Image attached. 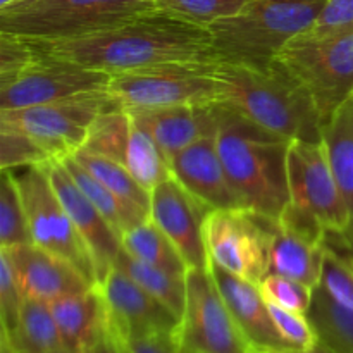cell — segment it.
Listing matches in <instances>:
<instances>
[{
	"label": "cell",
	"mask_w": 353,
	"mask_h": 353,
	"mask_svg": "<svg viewBox=\"0 0 353 353\" xmlns=\"http://www.w3.org/2000/svg\"><path fill=\"white\" fill-rule=\"evenodd\" d=\"M26 40L38 54L107 74L164 62L219 61L207 28L178 19L155 6L114 26L81 37Z\"/></svg>",
	"instance_id": "cell-1"
},
{
	"label": "cell",
	"mask_w": 353,
	"mask_h": 353,
	"mask_svg": "<svg viewBox=\"0 0 353 353\" xmlns=\"http://www.w3.org/2000/svg\"><path fill=\"white\" fill-rule=\"evenodd\" d=\"M221 99L241 117L286 140L321 141L319 112L303 86L276 61L268 65L217 61Z\"/></svg>",
	"instance_id": "cell-2"
},
{
	"label": "cell",
	"mask_w": 353,
	"mask_h": 353,
	"mask_svg": "<svg viewBox=\"0 0 353 353\" xmlns=\"http://www.w3.org/2000/svg\"><path fill=\"white\" fill-rule=\"evenodd\" d=\"M217 148L241 207L279 219L290 200V140L217 102Z\"/></svg>",
	"instance_id": "cell-3"
},
{
	"label": "cell",
	"mask_w": 353,
	"mask_h": 353,
	"mask_svg": "<svg viewBox=\"0 0 353 353\" xmlns=\"http://www.w3.org/2000/svg\"><path fill=\"white\" fill-rule=\"evenodd\" d=\"M290 200L279 223L303 236L347 250L350 212L331 169L326 148L321 141H290L288 148Z\"/></svg>",
	"instance_id": "cell-4"
},
{
	"label": "cell",
	"mask_w": 353,
	"mask_h": 353,
	"mask_svg": "<svg viewBox=\"0 0 353 353\" xmlns=\"http://www.w3.org/2000/svg\"><path fill=\"white\" fill-rule=\"evenodd\" d=\"M326 0H247L234 16L210 24L219 61L268 65L281 48L309 30Z\"/></svg>",
	"instance_id": "cell-5"
},
{
	"label": "cell",
	"mask_w": 353,
	"mask_h": 353,
	"mask_svg": "<svg viewBox=\"0 0 353 353\" xmlns=\"http://www.w3.org/2000/svg\"><path fill=\"white\" fill-rule=\"evenodd\" d=\"M152 7L154 0H19L0 9V31L31 40L81 37Z\"/></svg>",
	"instance_id": "cell-6"
},
{
	"label": "cell",
	"mask_w": 353,
	"mask_h": 353,
	"mask_svg": "<svg viewBox=\"0 0 353 353\" xmlns=\"http://www.w3.org/2000/svg\"><path fill=\"white\" fill-rule=\"evenodd\" d=\"M312 99L323 124L353 95V31L300 33L274 57Z\"/></svg>",
	"instance_id": "cell-7"
},
{
	"label": "cell",
	"mask_w": 353,
	"mask_h": 353,
	"mask_svg": "<svg viewBox=\"0 0 353 353\" xmlns=\"http://www.w3.org/2000/svg\"><path fill=\"white\" fill-rule=\"evenodd\" d=\"M216 62H164L117 72L110 74L107 90L126 110L219 102L221 86L214 74Z\"/></svg>",
	"instance_id": "cell-8"
},
{
	"label": "cell",
	"mask_w": 353,
	"mask_h": 353,
	"mask_svg": "<svg viewBox=\"0 0 353 353\" xmlns=\"http://www.w3.org/2000/svg\"><path fill=\"white\" fill-rule=\"evenodd\" d=\"M48 164L50 162L9 169L19 188L31 241L37 247L64 259L97 286L99 272L95 257L59 200L48 174Z\"/></svg>",
	"instance_id": "cell-9"
},
{
	"label": "cell",
	"mask_w": 353,
	"mask_h": 353,
	"mask_svg": "<svg viewBox=\"0 0 353 353\" xmlns=\"http://www.w3.org/2000/svg\"><path fill=\"white\" fill-rule=\"evenodd\" d=\"M114 107L121 105L109 90H95L24 109L0 110V123L26 133L52 161H59L81 150L93 121Z\"/></svg>",
	"instance_id": "cell-10"
},
{
	"label": "cell",
	"mask_w": 353,
	"mask_h": 353,
	"mask_svg": "<svg viewBox=\"0 0 353 353\" xmlns=\"http://www.w3.org/2000/svg\"><path fill=\"white\" fill-rule=\"evenodd\" d=\"M278 219L245 207L210 210L203 224V240L210 261L254 285L269 274L271 248Z\"/></svg>",
	"instance_id": "cell-11"
},
{
	"label": "cell",
	"mask_w": 353,
	"mask_h": 353,
	"mask_svg": "<svg viewBox=\"0 0 353 353\" xmlns=\"http://www.w3.org/2000/svg\"><path fill=\"white\" fill-rule=\"evenodd\" d=\"M178 341L183 353L252 352V343L228 309L209 268L186 272V303Z\"/></svg>",
	"instance_id": "cell-12"
},
{
	"label": "cell",
	"mask_w": 353,
	"mask_h": 353,
	"mask_svg": "<svg viewBox=\"0 0 353 353\" xmlns=\"http://www.w3.org/2000/svg\"><path fill=\"white\" fill-rule=\"evenodd\" d=\"M34 50V48H33ZM34 61L7 83H0V110L24 109L79 93L109 88L110 74L34 52Z\"/></svg>",
	"instance_id": "cell-13"
},
{
	"label": "cell",
	"mask_w": 353,
	"mask_h": 353,
	"mask_svg": "<svg viewBox=\"0 0 353 353\" xmlns=\"http://www.w3.org/2000/svg\"><path fill=\"white\" fill-rule=\"evenodd\" d=\"M97 288L105 305L107 326L117 341L178 331V317L116 265Z\"/></svg>",
	"instance_id": "cell-14"
},
{
	"label": "cell",
	"mask_w": 353,
	"mask_h": 353,
	"mask_svg": "<svg viewBox=\"0 0 353 353\" xmlns=\"http://www.w3.org/2000/svg\"><path fill=\"white\" fill-rule=\"evenodd\" d=\"M210 209L172 176L152 192L150 219L172 241L188 268H207L203 224Z\"/></svg>",
	"instance_id": "cell-15"
},
{
	"label": "cell",
	"mask_w": 353,
	"mask_h": 353,
	"mask_svg": "<svg viewBox=\"0 0 353 353\" xmlns=\"http://www.w3.org/2000/svg\"><path fill=\"white\" fill-rule=\"evenodd\" d=\"M0 250L9 257L24 296L50 303L93 288L92 283L69 262L37 245L28 243Z\"/></svg>",
	"instance_id": "cell-16"
},
{
	"label": "cell",
	"mask_w": 353,
	"mask_h": 353,
	"mask_svg": "<svg viewBox=\"0 0 353 353\" xmlns=\"http://www.w3.org/2000/svg\"><path fill=\"white\" fill-rule=\"evenodd\" d=\"M172 176L196 200L216 209L241 207L217 148V133L207 134L171 159Z\"/></svg>",
	"instance_id": "cell-17"
},
{
	"label": "cell",
	"mask_w": 353,
	"mask_h": 353,
	"mask_svg": "<svg viewBox=\"0 0 353 353\" xmlns=\"http://www.w3.org/2000/svg\"><path fill=\"white\" fill-rule=\"evenodd\" d=\"M48 174H50L52 186H54L59 200L68 210L69 217L78 228L79 234L85 238L93 257H95L100 285L107 272L114 268V262H116L117 255L123 248L121 238L117 236L112 226L107 223L102 212L79 190V186L76 185L74 179L71 178V174L61 161H52L48 164Z\"/></svg>",
	"instance_id": "cell-18"
},
{
	"label": "cell",
	"mask_w": 353,
	"mask_h": 353,
	"mask_svg": "<svg viewBox=\"0 0 353 353\" xmlns=\"http://www.w3.org/2000/svg\"><path fill=\"white\" fill-rule=\"evenodd\" d=\"M217 102L199 105H174L161 109L128 110L131 119L143 128L165 157L171 159L207 134L217 133Z\"/></svg>",
	"instance_id": "cell-19"
},
{
	"label": "cell",
	"mask_w": 353,
	"mask_h": 353,
	"mask_svg": "<svg viewBox=\"0 0 353 353\" xmlns=\"http://www.w3.org/2000/svg\"><path fill=\"white\" fill-rule=\"evenodd\" d=\"M207 268L212 272L214 281L233 314L234 321L254 348H288L281 334L272 323L268 302L262 296L259 285L241 279L226 271L214 261H207ZM292 350V348H290Z\"/></svg>",
	"instance_id": "cell-20"
},
{
	"label": "cell",
	"mask_w": 353,
	"mask_h": 353,
	"mask_svg": "<svg viewBox=\"0 0 353 353\" xmlns=\"http://www.w3.org/2000/svg\"><path fill=\"white\" fill-rule=\"evenodd\" d=\"M50 310L62 345L74 353L88 352L107 326L105 305L97 286L54 300Z\"/></svg>",
	"instance_id": "cell-21"
},
{
	"label": "cell",
	"mask_w": 353,
	"mask_h": 353,
	"mask_svg": "<svg viewBox=\"0 0 353 353\" xmlns=\"http://www.w3.org/2000/svg\"><path fill=\"white\" fill-rule=\"evenodd\" d=\"M324 255L326 241L317 243L299 231L283 226L278 221V230L272 240L269 272L285 276L316 290L323 278Z\"/></svg>",
	"instance_id": "cell-22"
},
{
	"label": "cell",
	"mask_w": 353,
	"mask_h": 353,
	"mask_svg": "<svg viewBox=\"0 0 353 353\" xmlns=\"http://www.w3.org/2000/svg\"><path fill=\"white\" fill-rule=\"evenodd\" d=\"M321 140L350 212L347 250L353 254V95L323 124Z\"/></svg>",
	"instance_id": "cell-23"
},
{
	"label": "cell",
	"mask_w": 353,
	"mask_h": 353,
	"mask_svg": "<svg viewBox=\"0 0 353 353\" xmlns=\"http://www.w3.org/2000/svg\"><path fill=\"white\" fill-rule=\"evenodd\" d=\"M0 340L7 341L14 353H52L62 348L61 333L57 330L50 303L24 296L19 319L10 334Z\"/></svg>",
	"instance_id": "cell-24"
},
{
	"label": "cell",
	"mask_w": 353,
	"mask_h": 353,
	"mask_svg": "<svg viewBox=\"0 0 353 353\" xmlns=\"http://www.w3.org/2000/svg\"><path fill=\"white\" fill-rule=\"evenodd\" d=\"M72 157L83 165L88 172H92L103 186L110 190L134 216L140 221L150 219V202L152 193L147 192L137 179L131 176L123 162L102 157V155L90 154V152L78 150Z\"/></svg>",
	"instance_id": "cell-25"
},
{
	"label": "cell",
	"mask_w": 353,
	"mask_h": 353,
	"mask_svg": "<svg viewBox=\"0 0 353 353\" xmlns=\"http://www.w3.org/2000/svg\"><path fill=\"white\" fill-rule=\"evenodd\" d=\"M307 317L321 345L333 353H353V309L334 300L321 285L314 290Z\"/></svg>",
	"instance_id": "cell-26"
},
{
	"label": "cell",
	"mask_w": 353,
	"mask_h": 353,
	"mask_svg": "<svg viewBox=\"0 0 353 353\" xmlns=\"http://www.w3.org/2000/svg\"><path fill=\"white\" fill-rule=\"evenodd\" d=\"M114 265L119 268L124 274L130 276L154 299H157L162 305L168 307L178 319H181L186 303V276L172 274V272L145 264L126 254L123 248H121Z\"/></svg>",
	"instance_id": "cell-27"
},
{
	"label": "cell",
	"mask_w": 353,
	"mask_h": 353,
	"mask_svg": "<svg viewBox=\"0 0 353 353\" xmlns=\"http://www.w3.org/2000/svg\"><path fill=\"white\" fill-rule=\"evenodd\" d=\"M121 245L131 257L162 271L186 276L190 269L172 241L155 226L152 219L130 228L121 238Z\"/></svg>",
	"instance_id": "cell-28"
},
{
	"label": "cell",
	"mask_w": 353,
	"mask_h": 353,
	"mask_svg": "<svg viewBox=\"0 0 353 353\" xmlns=\"http://www.w3.org/2000/svg\"><path fill=\"white\" fill-rule=\"evenodd\" d=\"M124 165L131 172V176L150 193L159 185L172 178L171 162L165 157L162 148L133 119H131L130 141H128Z\"/></svg>",
	"instance_id": "cell-29"
},
{
	"label": "cell",
	"mask_w": 353,
	"mask_h": 353,
	"mask_svg": "<svg viewBox=\"0 0 353 353\" xmlns=\"http://www.w3.org/2000/svg\"><path fill=\"white\" fill-rule=\"evenodd\" d=\"M59 161L64 164V168L68 169L71 178L74 179V183L79 186V190L88 196L90 202L102 212V216L105 217L107 223L112 226V230L116 231L117 236L123 238V234L126 233L130 228L143 223V221L138 219V217L134 216V214L131 212V210L128 209V207L124 205L107 186H103L92 172L86 171L72 155L59 159Z\"/></svg>",
	"instance_id": "cell-30"
},
{
	"label": "cell",
	"mask_w": 353,
	"mask_h": 353,
	"mask_svg": "<svg viewBox=\"0 0 353 353\" xmlns=\"http://www.w3.org/2000/svg\"><path fill=\"white\" fill-rule=\"evenodd\" d=\"M130 131L131 117L128 110L123 107H114L102 112L93 121L81 150L124 164Z\"/></svg>",
	"instance_id": "cell-31"
},
{
	"label": "cell",
	"mask_w": 353,
	"mask_h": 353,
	"mask_svg": "<svg viewBox=\"0 0 353 353\" xmlns=\"http://www.w3.org/2000/svg\"><path fill=\"white\" fill-rule=\"evenodd\" d=\"M33 243L19 188L12 171L3 169L0 183V248Z\"/></svg>",
	"instance_id": "cell-32"
},
{
	"label": "cell",
	"mask_w": 353,
	"mask_h": 353,
	"mask_svg": "<svg viewBox=\"0 0 353 353\" xmlns=\"http://www.w3.org/2000/svg\"><path fill=\"white\" fill-rule=\"evenodd\" d=\"M245 3L247 0H157L154 6L178 19L209 28L216 21L240 12Z\"/></svg>",
	"instance_id": "cell-33"
},
{
	"label": "cell",
	"mask_w": 353,
	"mask_h": 353,
	"mask_svg": "<svg viewBox=\"0 0 353 353\" xmlns=\"http://www.w3.org/2000/svg\"><path fill=\"white\" fill-rule=\"evenodd\" d=\"M52 162L50 155L38 147L26 133L7 123H0V165L17 169Z\"/></svg>",
	"instance_id": "cell-34"
},
{
	"label": "cell",
	"mask_w": 353,
	"mask_h": 353,
	"mask_svg": "<svg viewBox=\"0 0 353 353\" xmlns=\"http://www.w3.org/2000/svg\"><path fill=\"white\" fill-rule=\"evenodd\" d=\"M259 288L268 303H274V305L296 314H303V316H307L310 303H312L314 290L302 283L285 278V276L269 272L261 281Z\"/></svg>",
	"instance_id": "cell-35"
},
{
	"label": "cell",
	"mask_w": 353,
	"mask_h": 353,
	"mask_svg": "<svg viewBox=\"0 0 353 353\" xmlns=\"http://www.w3.org/2000/svg\"><path fill=\"white\" fill-rule=\"evenodd\" d=\"M321 286L348 309H353V265L348 254L326 243Z\"/></svg>",
	"instance_id": "cell-36"
},
{
	"label": "cell",
	"mask_w": 353,
	"mask_h": 353,
	"mask_svg": "<svg viewBox=\"0 0 353 353\" xmlns=\"http://www.w3.org/2000/svg\"><path fill=\"white\" fill-rule=\"evenodd\" d=\"M268 307L272 323H274L278 333L281 334L283 341L288 345V348L300 353H310L317 347L319 338H317L309 317L286 310L274 303H268Z\"/></svg>",
	"instance_id": "cell-37"
},
{
	"label": "cell",
	"mask_w": 353,
	"mask_h": 353,
	"mask_svg": "<svg viewBox=\"0 0 353 353\" xmlns=\"http://www.w3.org/2000/svg\"><path fill=\"white\" fill-rule=\"evenodd\" d=\"M23 302L24 293L17 283L9 257L6 252L0 250V321L3 336L12 333L16 327Z\"/></svg>",
	"instance_id": "cell-38"
},
{
	"label": "cell",
	"mask_w": 353,
	"mask_h": 353,
	"mask_svg": "<svg viewBox=\"0 0 353 353\" xmlns=\"http://www.w3.org/2000/svg\"><path fill=\"white\" fill-rule=\"evenodd\" d=\"M30 41L17 34L0 31V83H7L34 61Z\"/></svg>",
	"instance_id": "cell-39"
},
{
	"label": "cell",
	"mask_w": 353,
	"mask_h": 353,
	"mask_svg": "<svg viewBox=\"0 0 353 353\" xmlns=\"http://www.w3.org/2000/svg\"><path fill=\"white\" fill-rule=\"evenodd\" d=\"M353 31V0H326L312 26L303 33L327 37Z\"/></svg>",
	"instance_id": "cell-40"
},
{
	"label": "cell",
	"mask_w": 353,
	"mask_h": 353,
	"mask_svg": "<svg viewBox=\"0 0 353 353\" xmlns=\"http://www.w3.org/2000/svg\"><path fill=\"white\" fill-rule=\"evenodd\" d=\"M119 343L126 348L128 353H183L178 341V331L145 334V336L131 338Z\"/></svg>",
	"instance_id": "cell-41"
},
{
	"label": "cell",
	"mask_w": 353,
	"mask_h": 353,
	"mask_svg": "<svg viewBox=\"0 0 353 353\" xmlns=\"http://www.w3.org/2000/svg\"><path fill=\"white\" fill-rule=\"evenodd\" d=\"M86 353H121L119 345H117L116 338L110 333L109 326H105V330L100 333V336L97 338L95 343L92 345V348Z\"/></svg>",
	"instance_id": "cell-42"
},
{
	"label": "cell",
	"mask_w": 353,
	"mask_h": 353,
	"mask_svg": "<svg viewBox=\"0 0 353 353\" xmlns=\"http://www.w3.org/2000/svg\"><path fill=\"white\" fill-rule=\"evenodd\" d=\"M255 350H257L259 353H300L295 350H290V348H255Z\"/></svg>",
	"instance_id": "cell-43"
},
{
	"label": "cell",
	"mask_w": 353,
	"mask_h": 353,
	"mask_svg": "<svg viewBox=\"0 0 353 353\" xmlns=\"http://www.w3.org/2000/svg\"><path fill=\"white\" fill-rule=\"evenodd\" d=\"M0 353H14V350L9 347V343H7V341L0 340Z\"/></svg>",
	"instance_id": "cell-44"
},
{
	"label": "cell",
	"mask_w": 353,
	"mask_h": 353,
	"mask_svg": "<svg viewBox=\"0 0 353 353\" xmlns=\"http://www.w3.org/2000/svg\"><path fill=\"white\" fill-rule=\"evenodd\" d=\"M52 353H74V352H71V350H68V348H59V350H54Z\"/></svg>",
	"instance_id": "cell-45"
},
{
	"label": "cell",
	"mask_w": 353,
	"mask_h": 353,
	"mask_svg": "<svg viewBox=\"0 0 353 353\" xmlns=\"http://www.w3.org/2000/svg\"><path fill=\"white\" fill-rule=\"evenodd\" d=\"M116 341H117V340H116ZM117 345H119V352H121V353H128V352H126V348H124L123 345L119 343V341H117Z\"/></svg>",
	"instance_id": "cell-46"
},
{
	"label": "cell",
	"mask_w": 353,
	"mask_h": 353,
	"mask_svg": "<svg viewBox=\"0 0 353 353\" xmlns=\"http://www.w3.org/2000/svg\"><path fill=\"white\" fill-rule=\"evenodd\" d=\"M348 259H350V262H352V265H353V254H348Z\"/></svg>",
	"instance_id": "cell-47"
},
{
	"label": "cell",
	"mask_w": 353,
	"mask_h": 353,
	"mask_svg": "<svg viewBox=\"0 0 353 353\" xmlns=\"http://www.w3.org/2000/svg\"><path fill=\"white\" fill-rule=\"evenodd\" d=\"M250 353H259V352H257V350H255V348H252V352H250Z\"/></svg>",
	"instance_id": "cell-48"
},
{
	"label": "cell",
	"mask_w": 353,
	"mask_h": 353,
	"mask_svg": "<svg viewBox=\"0 0 353 353\" xmlns=\"http://www.w3.org/2000/svg\"><path fill=\"white\" fill-rule=\"evenodd\" d=\"M154 2H157V0H154Z\"/></svg>",
	"instance_id": "cell-49"
}]
</instances>
